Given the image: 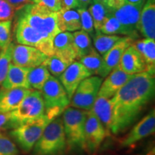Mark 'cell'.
<instances>
[{
	"label": "cell",
	"instance_id": "obj_10",
	"mask_svg": "<svg viewBox=\"0 0 155 155\" xmlns=\"http://www.w3.org/2000/svg\"><path fill=\"white\" fill-rule=\"evenodd\" d=\"M146 0L137 3H125L111 13L121 23L127 32V36L135 40L139 37V21Z\"/></svg>",
	"mask_w": 155,
	"mask_h": 155
},
{
	"label": "cell",
	"instance_id": "obj_5",
	"mask_svg": "<svg viewBox=\"0 0 155 155\" xmlns=\"http://www.w3.org/2000/svg\"><path fill=\"white\" fill-rule=\"evenodd\" d=\"M45 115V106L42 92L32 90L20 104L10 112L9 127L15 129Z\"/></svg>",
	"mask_w": 155,
	"mask_h": 155
},
{
	"label": "cell",
	"instance_id": "obj_16",
	"mask_svg": "<svg viewBox=\"0 0 155 155\" xmlns=\"http://www.w3.org/2000/svg\"><path fill=\"white\" fill-rule=\"evenodd\" d=\"M131 76L132 75L127 74L120 68L119 65H117L106 76L105 80L102 81L98 93V96L110 99L130 79Z\"/></svg>",
	"mask_w": 155,
	"mask_h": 155
},
{
	"label": "cell",
	"instance_id": "obj_40",
	"mask_svg": "<svg viewBox=\"0 0 155 155\" xmlns=\"http://www.w3.org/2000/svg\"><path fill=\"white\" fill-rule=\"evenodd\" d=\"M62 8L67 9H74L78 8V0H61Z\"/></svg>",
	"mask_w": 155,
	"mask_h": 155
},
{
	"label": "cell",
	"instance_id": "obj_33",
	"mask_svg": "<svg viewBox=\"0 0 155 155\" xmlns=\"http://www.w3.org/2000/svg\"><path fill=\"white\" fill-rule=\"evenodd\" d=\"M12 25V19L0 21V50L6 49L11 43Z\"/></svg>",
	"mask_w": 155,
	"mask_h": 155
},
{
	"label": "cell",
	"instance_id": "obj_26",
	"mask_svg": "<svg viewBox=\"0 0 155 155\" xmlns=\"http://www.w3.org/2000/svg\"><path fill=\"white\" fill-rule=\"evenodd\" d=\"M124 38V37L117 35H106L101 32H96L93 37L95 50L100 55H104Z\"/></svg>",
	"mask_w": 155,
	"mask_h": 155
},
{
	"label": "cell",
	"instance_id": "obj_23",
	"mask_svg": "<svg viewBox=\"0 0 155 155\" xmlns=\"http://www.w3.org/2000/svg\"><path fill=\"white\" fill-rule=\"evenodd\" d=\"M131 45L140 53L147 65V71L154 75L155 70V42L154 39L144 38L134 40Z\"/></svg>",
	"mask_w": 155,
	"mask_h": 155
},
{
	"label": "cell",
	"instance_id": "obj_43",
	"mask_svg": "<svg viewBox=\"0 0 155 155\" xmlns=\"http://www.w3.org/2000/svg\"><path fill=\"white\" fill-rule=\"evenodd\" d=\"M142 0H125L126 3H137Z\"/></svg>",
	"mask_w": 155,
	"mask_h": 155
},
{
	"label": "cell",
	"instance_id": "obj_4",
	"mask_svg": "<svg viewBox=\"0 0 155 155\" xmlns=\"http://www.w3.org/2000/svg\"><path fill=\"white\" fill-rule=\"evenodd\" d=\"M41 92L44 101L45 114L50 120L60 116L70 105L71 101L65 88L55 76L49 78Z\"/></svg>",
	"mask_w": 155,
	"mask_h": 155
},
{
	"label": "cell",
	"instance_id": "obj_42",
	"mask_svg": "<svg viewBox=\"0 0 155 155\" xmlns=\"http://www.w3.org/2000/svg\"><path fill=\"white\" fill-rule=\"evenodd\" d=\"M94 0H78V8H87L88 5L93 2Z\"/></svg>",
	"mask_w": 155,
	"mask_h": 155
},
{
	"label": "cell",
	"instance_id": "obj_21",
	"mask_svg": "<svg viewBox=\"0 0 155 155\" xmlns=\"http://www.w3.org/2000/svg\"><path fill=\"white\" fill-rule=\"evenodd\" d=\"M139 32L145 38H155V0H146L139 21Z\"/></svg>",
	"mask_w": 155,
	"mask_h": 155
},
{
	"label": "cell",
	"instance_id": "obj_19",
	"mask_svg": "<svg viewBox=\"0 0 155 155\" xmlns=\"http://www.w3.org/2000/svg\"><path fill=\"white\" fill-rule=\"evenodd\" d=\"M31 69V68L18 66L10 63L7 75L1 85V89L7 90L14 88H30L28 76Z\"/></svg>",
	"mask_w": 155,
	"mask_h": 155
},
{
	"label": "cell",
	"instance_id": "obj_24",
	"mask_svg": "<svg viewBox=\"0 0 155 155\" xmlns=\"http://www.w3.org/2000/svg\"><path fill=\"white\" fill-rule=\"evenodd\" d=\"M58 27L60 32H75L81 29L80 15L77 10L61 8L57 12Z\"/></svg>",
	"mask_w": 155,
	"mask_h": 155
},
{
	"label": "cell",
	"instance_id": "obj_8",
	"mask_svg": "<svg viewBox=\"0 0 155 155\" xmlns=\"http://www.w3.org/2000/svg\"><path fill=\"white\" fill-rule=\"evenodd\" d=\"M51 121L45 114L38 119L15 128L9 132V134L21 150L25 152H30L41 137L44 129Z\"/></svg>",
	"mask_w": 155,
	"mask_h": 155
},
{
	"label": "cell",
	"instance_id": "obj_11",
	"mask_svg": "<svg viewBox=\"0 0 155 155\" xmlns=\"http://www.w3.org/2000/svg\"><path fill=\"white\" fill-rule=\"evenodd\" d=\"M105 128L96 115L88 111L84 129V144L83 149L88 154H95L107 137Z\"/></svg>",
	"mask_w": 155,
	"mask_h": 155
},
{
	"label": "cell",
	"instance_id": "obj_36",
	"mask_svg": "<svg viewBox=\"0 0 155 155\" xmlns=\"http://www.w3.org/2000/svg\"><path fill=\"white\" fill-rule=\"evenodd\" d=\"M15 10L7 0H0V21L9 20L14 17Z\"/></svg>",
	"mask_w": 155,
	"mask_h": 155
},
{
	"label": "cell",
	"instance_id": "obj_13",
	"mask_svg": "<svg viewBox=\"0 0 155 155\" xmlns=\"http://www.w3.org/2000/svg\"><path fill=\"white\" fill-rule=\"evenodd\" d=\"M155 131V112L152 110L145 116L125 137L121 139V147H130L141 139L153 134Z\"/></svg>",
	"mask_w": 155,
	"mask_h": 155
},
{
	"label": "cell",
	"instance_id": "obj_2",
	"mask_svg": "<svg viewBox=\"0 0 155 155\" xmlns=\"http://www.w3.org/2000/svg\"><path fill=\"white\" fill-rule=\"evenodd\" d=\"M16 12L17 19H22L31 27L53 38L61 32L58 27L57 12L33 3H29Z\"/></svg>",
	"mask_w": 155,
	"mask_h": 155
},
{
	"label": "cell",
	"instance_id": "obj_1",
	"mask_svg": "<svg viewBox=\"0 0 155 155\" xmlns=\"http://www.w3.org/2000/svg\"><path fill=\"white\" fill-rule=\"evenodd\" d=\"M154 92V75L146 71L132 75L111 99L113 104L111 134L117 135L127 130L153 99Z\"/></svg>",
	"mask_w": 155,
	"mask_h": 155
},
{
	"label": "cell",
	"instance_id": "obj_14",
	"mask_svg": "<svg viewBox=\"0 0 155 155\" xmlns=\"http://www.w3.org/2000/svg\"><path fill=\"white\" fill-rule=\"evenodd\" d=\"M47 58V55L35 48L19 44L13 48L12 63L18 66L33 68L42 65Z\"/></svg>",
	"mask_w": 155,
	"mask_h": 155
},
{
	"label": "cell",
	"instance_id": "obj_3",
	"mask_svg": "<svg viewBox=\"0 0 155 155\" xmlns=\"http://www.w3.org/2000/svg\"><path fill=\"white\" fill-rule=\"evenodd\" d=\"M66 147L63 120L58 116L52 120L44 129L32 148L33 155H63Z\"/></svg>",
	"mask_w": 155,
	"mask_h": 155
},
{
	"label": "cell",
	"instance_id": "obj_6",
	"mask_svg": "<svg viewBox=\"0 0 155 155\" xmlns=\"http://www.w3.org/2000/svg\"><path fill=\"white\" fill-rule=\"evenodd\" d=\"M88 111L68 107L63 111L62 120L67 144L71 149H83L84 129Z\"/></svg>",
	"mask_w": 155,
	"mask_h": 155
},
{
	"label": "cell",
	"instance_id": "obj_29",
	"mask_svg": "<svg viewBox=\"0 0 155 155\" xmlns=\"http://www.w3.org/2000/svg\"><path fill=\"white\" fill-rule=\"evenodd\" d=\"M80 62L86 67L91 75H95L98 74L101 68L103 58L94 48L90 53L81 58Z\"/></svg>",
	"mask_w": 155,
	"mask_h": 155
},
{
	"label": "cell",
	"instance_id": "obj_12",
	"mask_svg": "<svg viewBox=\"0 0 155 155\" xmlns=\"http://www.w3.org/2000/svg\"><path fill=\"white\" fill-rule=\"evenodd\" d=\"M91 74L80 61H73L60 75V82L66 91L70 101L81 81Z\"/></svg>",
	"mask_w": 155,
	"mask_h": 155
},
{
	"label": "cell",
	"instance_id": "obj_32",
	"mask_svg": "<svg viewBox=\"0 0 155 155\" xmlns=\"http://www.w3.org/2000/svg\"><path fill=\"white\" fill-rule=\"evenodd\" d=\"M14 46V43L11 42L8 47L2 50V53H0V86L5 80L8 71L9 65L12 62V55Z\"/></svg>",
	"mask_w": 155,
	"mask_h": 155
},
{
	"label": "cell",
	"instance_id": "obj_37",
	"mask_svg": "<svg viewBox=\"0 0 155 155\" xmlns=\"http://www.w3.org/2000/svg\"><path fill=\"white\" fill-rule=\"evenodd\" d=\"M30 3L44 6L53 12H58L62 8L61 0H30Z\"/></svg>",
	"mask_w": 155,
	"mask_h": 155
},
{
	"label": "cell",
	"instance_id": "obj_38",
	"mask_svg": "<svg viewBox=\"0 0 155 155\" xmlns=\"http://www.w3.org/2000/svg\"><path fill=\"white\" fill-rule=\"evenodd\" d=\"M9 118H10V112L0 113V134H2V131L5 129H9Z\"/></svg>",
	"mask_w": 155,
	"mask_h": 155
},
{
	"label": "cell",
	"instance_id": "obj_27",
	"mask_svg": "<svg viewBox=\"0 0 155 155\" xmlns=\"http://www.w3.org/2000/svg\"><path fill=\"white\" fill-rule=\"evenodd\" d=\"M50 77V73L43 64L36 68H33L30 71L28 76L30 88L41 91L45 83Z\"/></svg>",
	"mask_w": 155,
	"mask_h": 155
},
{
	"label": "cell",
	"instance_id": "obj_20",
	"mask_svg": "<svg viewBox=\"0 0 155 155\" xmlns=\"http://www.w3.org/2000/svg\"><path fill=\"white\" fill-rule=\"evenodd\" d=\"M53 52L55 55L70 63L76 59L73 45V35L71 32L58 33L53 38Z\"/></svg>",
	"mask_w": 155,
	"mask_h": 155
},
{
	"label": "cell",
	"instance_id": "obj_9",
	"mask_svg": "<svg viewBox=\"0 0 155 155\" xmlns=\"http://www.w3.org/2000/svg\"><path fill=\"white\" fill-rule=\"evenodd\" d=\"M102 81L103 78L93 75L81 81L71 99V106L91 111L98 96Z\"/></svg>",
	"mask_w": 155,
	"mask_h": 155
},
{
	"label": "cell",
	"instance_id": "obj_18",
	"mask_svg": "<svg viewBox=\"0 0 155 155\" xmlns=\"http://www.w3.org/2000/svg\"><path fill=\"white\" fill-rule=\"evenodd\" d=\"M32 89L14 88H0V113H9L15 110Z\"/></svg>",
	"mask_w": 155,
	"mask_h": 155
},
{
	"label": "cell",
	"instance_id": "obj_44",
	"mask_svg": "<svg viewBox=\"0 0 155 155\" xmlns=\"http://www.w3.org/2000/svg\"><path fill=\"white\" fill-rule=\"evenodd\" d=\"M94 1H97V2H101V3H103L104 5V4L106 3V0H94Z\"/></svg>",
	"mask_w": 155,
	"mask_h": 155
},
{
	"label": "cell",
	"instance_id": "obj_35",
	"mask_svg": "<svg viewBox=\"0 0 155 155\" xmlns=\"http://www.w3.org/2000/svg\"><path fill=\"white\" fill-rule=\"evenodd\" d=\"M16 144L3 134H0V155H19Z\"/></svg>",
	"mask_w": 155,
	"mask_h": 155
},
{
	"label": "cell",
	"instance_id": "obj_45",
	"mask_svg": "<svg viewBox=\"0 0 155 155\" xmlns=\"http://www.w3.org/2000/svg\"><path fill=\"white\" fill-rule=\"evenodd\" d=\"M0 53H1V52H0Z\"/></svg>",
	"mask_w": 155,
	"mask_h": 155
},
{
	"label": "cell",
	"instance_id": "obj_15",
	"mask_svg": "<svg viewBox=\"0 0 155 155\" xmlns=\"http://www.w3.org/2000/svg\"><path fill=\"white\" fill-rule=\"evenodd\" d=\"M134 40L129 37H124L103 55V65L98 74L99 76L106 77L114 68L119 65L125 50L131 45Z\"/></svg>",
	"mask_w": 155,
	"mask_h": 155
},
{
	"label": "cell",
	"instance_id": "obj_34",
	"mask_svg": "<svg viewBox=\"0 0 155 155\" xmlns=\"http://www.w3.org/2000/svg\"><path fill=\"white\" fill-rule=\"evenodd\" d=\"M77 12L80 15L82 30L86 32L93 38L95 35V30L91 15L87 8H78Z\"/></svg>",
	"mask_w": 155,
	"mask_h": 155
},
{
	"label": "cell",
	"instance_id": "obj_41",
	"mask_svg": "<svg viewBox=\"0 0 155 155\" xmlns=\"http://www.w3.org/2000/svg\"><path fill=\"white\" fill-rule=\"evenodd\" d=\"M7 1L14 7L15 12L19 10L30 3V0H7Z\"/></svg>",
	"mask_w": 155,
	"mask_h": 155
},
{
	"label": "cell",
	"instance_id": "obj_17",
	"mask_svg": "<svg viewBox=\"0 0 155 155\" xmlns=\"http://www.w3.org/2000/svg\"><path fill=\"white\" fill-rule=\"evenodd\" d=\"M118 65L124 72L129 75L147 71V65L144 59L131 45L125 50Z\"/></svg>",
	"mask_w": 155,
	"mask_h": 155
},
{
	"label": "cell",
	"instance_id": "obj_25",
	"mask_svg": "<svg viewBox=\"0 0 155 155\" xmlns=\"http://www.w3.org/2000/svg\"><path fill=\"white\" fill-rule=\"evenodd\" d=\"M73 35V45L76 55V59L80 60L91 53L94 48L92 45L91 38L83 30L75 31Z\"/></svg>",
	"mask_w": 155,
	"mask_h": 155
},
{
	"label": "cell",
	"instance_id": "obj_28",
	"mask_svg": "<svg viewBox=\"0 0 155 155\" xmlns=\"http://www.w3.org/2000/svg\"><path fill=\"white\" fill-rule=\"evenodd\" d=\"M88 12L94 21V27L96 32H100L102 25L111 12L107 7L100 2L93 1L88 8Z\"/></svg>",
	"mask_w": 155,
	"mask_h": 155
},
{
	"label": "cell",
	"instance_id": "obj_31",
	"mask_svg": "<svg viewBox=\"0 0 155 155\" xmlns=\"http://www.w3.org/2000/svg\"><path fill=\"white\" fill-rule=\"evenodd\" d=\"M100 32L106 35H127V32L119 21L111 13L101 28Z\"/></svg>",
	"mask_w": 155,
	"mask_h": 155
},
{
	"label": "cell",
	"instance_id": "obj_39",
	"mask_svg": "<svg viewBox=\"0 0 155 155\" xmlns=\"http://www.w3.org/2000/svg\"><path fill=\"white\" fill-rule=\"evenodd\" d=\"M125 3V0H106V3L104 5L107 7V8L110 11L112 12L121 7Z\"/></svg>",
	"mask_w": 155,
	"mask_h": 155
},
{
	"label": "cell",
	"instance_id": "obj_22",
	"mask_svg": "<svg viewBox=\"0 0 155 155\" xmlns=\"http://www.w3.org/2000/svg\"><path fill=\"white\" fill-rule=\"evenodd\" d=\"M91 111L105 128L108 136L111 134L113 124V104L111 99L97 96Z\"/></svg>",
	"mask_w": 155,
	"mask_h": 155
},
{
	"label": "cell",
	"instance_id": "obj_7",
	"mask_svg": "<svg viewBox=\"0 0 155 155\" xmlns=\"http://www.w3.org/2000/svg\"><path fill=\"white\" fill-rule=\"evenodd\" d=\"M15 38L19 44L35 48L48 57L53 55V37L36 30L22 19H17Z\"/></svg>",
	"mask_w": 155,
	"mask_h": 155
},
{
	"label": "cell",
	"instance_id": "obj_30",
	"mask_svg": "<svg viewBox=\"0 0 155 155\" xmlns=\"http://www.w3.org/2000/svg\"><path fill=\"white\" fill-rule=\"evenodd\" d=\"M42 64L47 68L50 73L53 76L58 77L60 76L71 63L53 54L46 58Z\"/></svg>",
	"mask_w": 155,
	"mask_h": 155
}]
</instances>
